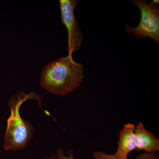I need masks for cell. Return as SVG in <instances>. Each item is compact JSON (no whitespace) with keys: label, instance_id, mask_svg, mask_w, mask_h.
<instances>
[{"label":"cell","instance_id":"obj_3","mask_svg":"<svg viewBox=\"0 0 159 159\" xmlns=\"http://www.w3.org/2000/svg\"><path fill=\"white\" fill-rule=\"evenodd\" d=\"M133 4L137 6L141 14L140 23L136 27L125 26L127 33L133 34L139 39L149 37L159 43V8L158 5L147 1L135 0Z\"/></svg>","mask_w":159,"mask_h":159},{"label":"cell","instance_id":"obj_2","mask_svg":"<svg viewBox=\"0 0 159 159\" xmlns=\"http://www.w3.org/2000/svg\"><path fill=\"white\" fill-rule=\"evenodd\" d=\"M39 95L34 92L26 94L20 92L11 97L8 102L11 113L7 120L5 136L4 148L6 150L18 151L26 148L34 133L33 126L20 115L21 106L29 99L39 100Z\"/></svg>","mask_w":159,"mask_h":159},{"label":"cell","instance_id":"obj_5","mask_svg":"<svg viewBox=\"0 0 159 159\" xmlns=\"http://www.w3.org/2000/svg\"><path fill=\"white\" fill-rule=\"evenodd\" d=\"M135 126L132 123L125 124L120 130L118 148L115 154L120 159H127L129 154L135 149Z\"/></svg>","mask_w":159,"mask_h":159},{"label":"cell","instance_id":"obj_8","mask_svg":"<svg viewBox=\"0 0 159 159\" xmlns=\"http://www.w3.org/2000/svg\"><path fill=\"white\" fill-rule=\"evenodd\" d=\"M68 154V156L66 155L61 148H58L56 155V159H75L73 150L69 151Z\"/></svg>","mask_w":159,"mask_h":159},{"label":"cell","instance_id":"obj_7","mask_svg":"<svg viewBox=\"0 0 159 159\" xmlns=\"http://www.w3.org/2000/svg\"><path fill=\"white\" fill-rule=\"evenodd\" d=\"M93 155L95 159H120L115 154H109L101 151L94 152Z\"/></svg>","mask_w":159,"mask_h":159},{"label":"cell","instance_id":"obj_11","mask_svg":"<svg viewBox=\"0 0 159 159\" xmlns=\"http://www.w3.org/2000/svg\"><path fill=\"white\" fill-rule=\"evenodd\" d=\"M152 3L155 4H157V5H158L159 3V1L158 0H153L152 2Z\"/></svg>","mask_w":159,"mask_h":159},{"label":"cell","instance_id":"obj_9","mask_svg":"<svg viewBox=\"0 0 159 159\" xmlns=\"http://www.w3.org/2000/svg\"><path fill=\"white\" fill-rule=\"evenodd\" d=\"M135 159H159V155L156 152H145L139 155Z\"/></svg>","mask_w":159,"mask_h":159},{"label":"cell","instance_id":"obj_10","mask_svg":"<svg viewBox=\"0 0 159 159\" xmlns=\"http://www.w3.org/2000/svg\"><path fill=\"white\" fill-rule=\"evenodd\" d=\"M43 159H56V155H52L51 156L47 157Z\"/></svg>","mask_w":159,"mask_h":159},{"label":"cell","instance_id":"obj_6","mask_svg":"<svg viewBox=\"0 0 159 159\" xmlns=\"http://www.w3.org/2000/svg\"><path fill=\"white\" fill-rule=\"evenodd\" d=\"M135 134L137 150H144L146 152H155L159 151V139L145 128L142 122H139L135 126Z\"/></svg>","mask_w":159,"mask_h":159},{"label":"cell","instance_id":"obj_1","mask_svg":"<svg viewBox=\"0 0 159 159\" xmlns=\"http://www.w3.org/2000/svg\"><path fill=\"white\" fill-rule=\"evenodd\" d=\"M84 72L82 64L75 61L72 54H69L43 67L40 84L49 93L65 96L79 87L84 77Z\"/></svg>","mask_w":159,"mask_h":159},{"label":"cell","instance_id":"obj_4","mask_svg":"<svg viewBox=\"0 0 159 159\" xmlns=\"http://www.w3.org/2000/svg\"><path fill=\"white\" fill-rule=\"evenodd\" d=\"M78 1L76 0H60L61 23L65 26L68 32L67 50L72 54L79 50L81 45L83 36L74 10Z\"/></svg>","mask_w":159,"mask_h":159}]
</instances>
